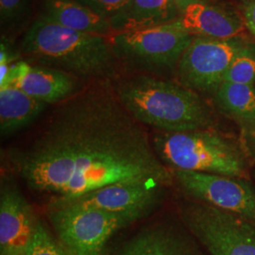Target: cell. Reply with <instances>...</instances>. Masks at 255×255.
<instances>
[{"mask_svg": "<svg viewBox=\"0 0 255 255\" xmlns=\"http://www.w3.org/2000/svg\"><path fill=\"white\" fill-rule=\"evenodd\" d=\"M106 82L57 104L32 136L7 152L12 172L46 206L117 182H174L145 126Z\"/></svg>", "mask_w": 255, "mask_h": 255, "instance_id": "6da1fadb", "label": "cell"}, {"mask_svg": "<svg viewBox=\"0 0 255 255\" xmlns=\"http://www.w3.org/2000/svg\"><path fill=\"white\" fill-rule=\"evenodd\" d=\"M113 88L124 108L143 126L164 132L214 127L209 105L181 83L140 74L119 80Z\"/></svg>", "mask_w": 255, "mask_h": 255, "instance_id": "7a4b0ae2", "label": "cell"}, {"mask_svg": "<svg viewBox=\"0 0 255 255\" xmlns=\"http://www.w3.org/2000/svg\"><path fill=\"white\" fill-rule=\"evenodd\" d=\"M21 53L29 64L59 69L82 81H108L119 63L108 36L62 27L41 16L25 33Z\"/></svg>", "mask_w": 255, "mask_h": 255, "instance_id": "3957f363", "label": "cell"}, {"mask_svg": "<svg viewBox=\"0 0 255 255\" xmlns=\"http://www.w3.org/2000/svg\"><path fill=\"white\" fill-rule=\"evenodd\" d=\"M155 152L170 169L249 179V157L239 143L213 128L181 132L158 131Z\"/></svg>", "mask_w": 255, "mask_h": 255, "instance_id": "277c9868", "label": "cell"}, {"mask_svg": "<svg viewBox=\"0 0 255 255\" xmlns=\"http://www.w3.org/2000/svg\"><path fill=\"white\" fill-rule=\"evenodd\" d=\"M57 239L72 255H106L110 239L139 221L127 215L69 204L46 207Z\"/></svg>", "mask_w": 255, "mask_h": 255, "instance_id": "5b68a950", "label": "cell"}, {"mask_svg": "<svg viewBox=\"0 0 255 255\" xmlns=\"http://www.w3.org/2000/svg\"><path fill=\"white\" fill-rule=\"evenodd\" d=\"M184 227L210 255H255V222L201 201L179 207Z\"/></svg>", "mask_w": 255, "mask_h": 255, "instance_id": "8992f818", "label": "cell"}, {"mask_svg": "<svg viewBox=\"0 0 255 255\" xmlns=\"http://www.w3.org/2000/svg\"><path fill=\"white\" fill-rule=\"evenodd\" d=\"M108 38L119 62L155 73L176 68L194 36L177 20L158 27L116 31Z\"/></svg>", "mask_w": 255, "mask_h": 255, "instance_id": "52a82bcc", "label": "cell"}, {"mask_svg": "<svg viewBox=\"0 0 255 255\" xmlns=\"http://www.w3.org/2000/svg\"><path fill=\"white\" fill-rule=\"evenodd\" d=\"M246 45L239 38L194 37L177 64L179 82L193 91L213 95L224 82L235 57Z\"/></svg>", "mask_w": 255, "mask_h": 255, "instance_id": "ba28073f", "label": "cell"}, {"mask_svg": "<svg viewBox=\"0 0 255 255\" xmlns=\"http://www.w3.org/2000/svg\"><path fill=\"white\" fill-rule=\"evenodd\" d=\"M171 172L188 199L255 222V187L249 179L181 169Z\"/></svg>", "mask_w": 255, "mask_h": 255, "instance_id": "9c48e42d", "label": "cell"}, {"mask_svg": "<svg viewBox=\"0 0 255 255\" xmlns=\"http://www.w3.org/2000/svg\"><path fill=\"white\" fill-rule=\"evenodd\" d=\"M166 187L153 181L117 182L78 198L55 202L47 206L69 204L127 215L141 220L151 215L161 205Z\"/></svg>", "mask_w": 255, "mask_h": 255, "instance_id": "30bf717a", "label": "cell"}, {"mask_svg": "<svg viewBox=\"0 0 255 255\" xmlns=\"http://www.w3.org/2000/svg\"><path fill=\"white\" fill-rule=\"evenodd\" d=\"M40 220L18 186L2 176L0 187V255H25Z\"/></svg>", "mask_w": 255, "mask_h": 255, "instance_id": "8fae6325", "label": "cell"}, {"mask_svg": "<svg viewBox=\"0 0 255 255\" xmlns=\"http://www.w3.org/2000/svg\"><path fill=\"white\" fill-rule=\"evenodd\" d=\"M184 225L160 220L146 224L113 255H205Z\"/></svg>", "mask_w": 255, "mask_h": 255, "instance_id": "7c38bea8", "label": "cell"}, {"mask_svg": "<svg viewBox=\"0 0 255 255\" xmlns=\"http://www.w3.org/2000/svg\"><path fill=\"white\" fill-rule=\"evenodd\" d=\"M82 80L59 69L19 61L12 64L6 82L47 105L59 104L82 90Z\"/></svg>", "mask_w": 255, "mask_h": 255, "instance_id": "4fadbf2b", "label": "cell"}, {"mask_svg": "<svg viewBox=\"0 0 255 255\" xmlns=\"http://www.w3.org/2000/svg\"><path fill=\"white\" fill-rule=\"evenodd\" d=\"M179 20L193 36L228 40L239 38L246 29L243 19L235 11L207 1L183 9Z\"/></svg>", "mask_w": 255, "mask_h": 255, "instance_id": "5bb4252c", "label": "cell"}, {"mask_svg": "<svg viewBox=\"0 0 255 255\" xmlns=\"http://www.w3.org/2000/svg\"><path fill=\"white\" fill-rule=\"evenodd\" d=\"M40 16L85 33L110 36L115 32L110 21L76 0H44Z\"/></svg>", "mask_w": 255, "mask_h": 255, "instance_id": "9a60e30c", "label": "cell"}, {"mask_svg": "<svg viewBox=\"0 0 255 255\" xmlns=\"http://www.w3.org/2000/svg\"><path fill=\"white\" fill-rule=\"evenodd\" d=\"M48 105L13 85L0 87V134L6 138L30 126Z\"/></svg>", "mask_w": 255, "mask_h": 255, "instance_id": "2e32d148", "label": "cell"}, {"mask_svg": "<svg viewBox=\"0 0 255 255\" xmlns=\"http://www.w3.org/2000/svg\"><path fill=\"white\" fill-rule=\"evenodd\" d=\"M181 13L173 0H132L128 9L111 24L115 32L144 29L172 23Z\"/></svg>", "mask_w": 255, "mask_h": 255, "instance_id": "e0dca14e", "label": "cell"}, {"mask_svg": "<svg viewBox=\"0 0 255 255\" xmlns=\"http://www.w3.org/2000/svg\"><path fill=\"white\" fill-rule=\"evenodd\" d=\"M213 96L219 109L239 127L255 123V85L223 82Z\"/></svg>", "mask_w": 255, "mask_h": 255, "instance_id": "ac0fdd59", "label": "cell"}, {"mask_svg": "<svg viewBox=\"0 0 255 255\" xmlns=\"http://www.w3.org/2000/svg\"><path fill=\"white\" fill-rule=\"evenodd\" d=\"M224 82L254 85L255 83V46L246 45L235 57Z\"/></svg>", "mask_w": 255, "mask_h": 255, "instance_id": "d6986e66", "label": "cell"}, {"mask_svg": "<svg viewBox=\"0 0 255 255\" xmlns=\"http://www.w3.org/2000/svg\"><path fill=\"white\" fill-rule=\"evenodd\" d=\"M25 255H72L40 221Z\"/></svg>", "mask_w": 255, "mask_h": 255, "instance_id": "ffe728a7", "label": "cell"}, {"mask_svg": "<svg viewBox=\"0 0 255 255\" xmlns=\"http://www.w3.org/2000/svg\"><path fill=\"white\" fill-rule=\"evenodd\" d=\"M31 0H0V22L2 28L13 27L27 18Z\"/></svg>", "mask_w": 255, "mask_h": 255, "instance_id": "44dd1931", "label": "cell"}, {"mask_svg": "<svg viewBox=\"0 0 255 255\" xmlns=\"http://www.w3.org/2000/svg\"><path fill=\"white\" fill-rule=\"evenodd\" d=\"M112 23L122 15L132 0H76Z\"/></svg>", "mask_w": 255, "mask_h": 255, "instance_id": "7402d4cb", "label": "cell"}, {"mask_svg": "<svg viewBox=\"0 0 255 255\" xmlns=\"http://www.w3.org/2000/svg\"><path fill=\"white\" fill-rule=\"evenodd\" d=\"M239 141L249 159L255 161V123L240 127Z\"/></svg>", "mask_w": 255, "mask_h": 255, "instance_id": "603a6c76", "label": "cell"}, {"mask_svg": "<svg viewBox=\"0 0 255 255\" xmlns=\"http://www.w3.org/2000/svg\"><path fill=\"white\" fill-rule=\"evenodd\" d=\"M0 47V86H2L7 81L9 70L14 63H12L11 52L4 39L1 41Z\"/></svg>", "mask_w": 255, "mask_h": 255, "instance_id": "cb8c5ba5", "label": "cell"}, {"mask_svg": "<svg viewBox=\"0 0 255 255\" xmlns=\"http://www.w3.org/2000/svg\"><path fill=\"white\" fill-rule=\"evenodd\" d=\"M241 10L245 26L255 36V0H244Z\"/></svg>", "mask_w": 255, "mask_h": 255, "instance_id": "d4e9b609", "label": "cell"}, {"mask_svg": "<svg viewBox=\"0 0 255 255\" xmlns=\"http://www.w3.org/2000/svg\"><path fill=\"white\" fill-rule=\"evenodd\" d=\"M173 1L174 3L176 4V6L178 7V9H180L181 12H182L183 9H186L187 7H189L192 4L204 2L206 0H173Z\"/></svg>", "mask_w": 255, "mask_h": 255, "instance_id": "484cf974", "label": "cell"}]
</instances>
